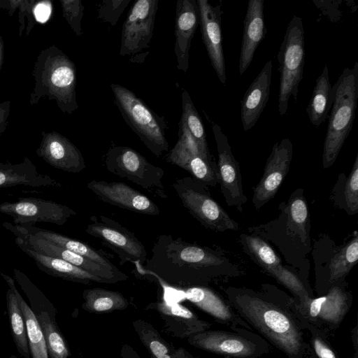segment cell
I'll use <instances>...</instances> for the list:
<instances>
[{
  "mask_svg": "<svg viewBox=\"0 0 358 358\" xmlns=\"http://www.w3.org/2000/svg\"><path fill=\"white\" fill-rule=\"evenodd\" d=\"M20 227L29 234L48 241L64 249L88 258L102 266L115 271L120 270L111 262L106 252L94 248L87 243L71 238L59 233L38 228L35 226H20Z\"/></svg>",
  "mask_w": 358,
  "mask_h": 358,
  "instance_id": "cb8c5ba5",
  "label": "cell"
},
{
  "mask_svg": "<svg viewBox=\"0 0 358 358\" xmlns=\"http://www.w3.org/2000/svg\"><path fill=\"white\" fill-rule=\"evenodd\" d=\"M87 187L99 199L110 205L147 215L160 214L155 202L124 182L92 180L87 184Z\"/></svg>",
  "mask_w": 358,
  "mask_h": 358,
  "instance_id": "e0dca14e",
  "label": "cell"
},
{
  "mask_svg": "<svg viewBox=\"0 0 358 358\" xmlns=\"http://www.w3.org/2000/svg\"><path fill=\"white\" fill-rule=\"evenodd\" d=\"M278 293L299 320L312 324L329 338L334 336L352 304V296L343 282L333 285L325 294L301 303H295L292 296L282 290Z\"/></svg>",
  "mask_w": 358,
  "mask_h": 358,
  "instance_id": "277c9868",
  "label": "cell"
},
{
  "mask_svg": "<svg viewBox=\"0 0 358 358\" xmlns=\"http://www.w3.org/2000/svg\"><path fill=\"white\" fill-rule=\"evenodd\" d=\"M110 87L123 119L146 148L156 157L168 151L164 117L157 115L130 90L114 83Z\"/></svg>",
  "mask_w": 358,
  "mask_h": 358,
  "instance_id": "5b68a950",
  "label": "cell"
},
{
  "mask_svg": "<svg viewBox=\"0 0 358 358\" xmlns=\"http://www.w3.org/2000/svg\"><path fill=\"white\" fill-rule=\"evenodd\" d=\"M132 324L150 358H177L174 346L166 341L151 324L137 319Z\"/></svg>",
  "mask_w": 358,
  "mask_h": 358,
  "instance_id": "e575fe53",
  "label": "cell"
},
{
  "mask_svg": "<svg viewBox=\"0 0 358 358\" xmlns=\"http://www.w3.org/2000/svg\"><path fill=\"white\" fill-rule=\"evenodd\" d=\"M182 115L180 120L183 122L191 135L197 143L204 156L213 160L208 149L204 127L193 101L186 90L181 94Z\"/></svg>",
  "mask_w": 358,
  "mask_h": 358,
  "instance_id": "d590c367",
  "label": "cell"
},
{
  "mask_svg": "<svg viewBox=\"0 0 358 358\" xmlns=\"http://www.w3.org/2000/svg\"><path fill=\"white\" fill-rule=\"evenodd\" d=\"M0 275L6 281L8 286H10L13 289L20 303L24 318L29 348L31 358H49L45 340L42 330L29 306L17 289L14 278L3 273H1Z\"/></svg>",
  "mask_w": 358,
  "mask_h": 358,
  "instance_id": "83f0119b",
  "label": "cell"
},
{
  "mask_svg": "<svg viewBox=\"0 0 358 358\" xmlns=\"http://www.w3.org/2000/svg\"><path fill=\"white\" fill-rule=\"evenodd\" d=\"M264 3V0H250L248 3L239 57L240 76H242L250 65L255 52L266 33Z\"/></svg>",
  "mask_w": 358,
  "mask_h": 358,
  "instance_id": "7402d4cb",
  "label": "cell"
},
{
  "mask_svg": "<svg viewBox=\"0 0 358 358\" xmlns=\"http://www.w3.org/2000/svg\"><path fill=\"white\" fill-rule=\"evenodd\" d=\"M308 358H317L316 357V355L314 354V352H313L310 346V348H309V353H308Z\"/></svg>",
  "mask_w": 358,
  "mask_h": 358,
  "instance_id": "bcb514c9",
  "label": "cell"
},
{
  "mask_svg": "<svg viewBox=\"0 0 358 358\" xmlns=\"http://www.w3.org/2000/svg\"><path fill=\"white\" fill-rule=\"evenodd\" d=\"M146 309L158 313L166 331L173 337L187 338L194 334L209 329L212 326L180 303H169L160 299L148 304Z\"/></svg>",
  "mask_w": 358,
  "mask_h": 358,
  "instance_id": "ffe728a7",
  "label": "cell"
},
{
  "mask_svg": "<svg viewBox=\"0 0 358 358\" xmlns=\"http://www.w3.org/2000/svg\"><path fill=\"white\" fill-rule=\"evenodd\" d=\"M287 233L291 238H299L307 248L309 245V211L301 193L294 192L290 197L287 208Z\"/></svg>",
  "mask_w": 358,
  "mask_h": 358,
  "instance_id": "d6a6232c",
  "label": "cell"
},
{
  "mask_svg": "<svg viewBox=\"0 0 358 358\" xmlns=\"http://www.w3.org/2000/svg\"><path fill=\"white\" fill-rule=\"evenodd\" d=\"M196 1L203 42L219 80L225 85L227 76L221 29V6H213L208 0Z\"/></svg>",
  "mask_w": 358,
  "mask_h": 358,
  "instance_id": "ac0fdd59",
  "label": "cell"
},
{
  "mask_svg": "<svg viewBox=\"0 0 358 358\" xmlns=\"http://www.w3.org/2000/svg\"><path fill=\"white\" fill-rule=\"evenodd\" d=\"M83 310L95 314L108 313L125 310L129 306L127 299L120 292L101 287L86 289L83 292Z\"/></svg>",
  "mask_w": 358,
  "mask_h": 358,
  "instance_id": "f1b7e54d",
  "label": "cell"
},
{
  "mask_svg": "<svg viewBox=\"0 0 358 358\" xmlns=\"http://www.w3.org/2000/svg\"><path fill=\"white\" fill-rule=\"evenodd\" d=\"M240 238L246 252L271 276L283 267L280 258L263 239L248 234H242Z\"/></svg>",
  "mask_w": 358,
  "mask_h": 358,
  "instance_id": "836d02e7",
  "label": "cell"
},
{
  "mask_svg": "<svg viewBox=\"0 0 358 358\" xmlns=\"http://www.w3.org/2000/svg\"><path fill=\"white\" fill-rule=\"evenodd\" d=\"M51 13V7L50 4L41 3L37 5L35 8L34 13L36 18L41 22L47 21Z\"/></svg>",
  "mask_w": 358,
  "mask_h": 358,
  "instance_id": "b9f144b4",
  "label": "cell"
},
{
  "mask_svg": "<svg viewBox=\"0 0 358 358\" xmlns=\"http://www.w3.org/2000/svg\"><path fill=\"white\" fill-rule=\"evenodd\" d=\"M145 267L136 264L137 271L159 277L167 285L184 288L207 286L225 274L226 259L215 250L172 235H160L151 250Z\"/></svg>",
  "mask_w": 358,
  "mask_h": 358,
  "instance_id": "7a4b0ae2",
  "label": "cell"
},
{
  "mask_svg": "<svg viewBox=\"0 0 358 358\" xmlns=\"http://www.w3.org/2000/svg\"><path fill=\"white\" fill-rule=\"evenodd\" d=\"M293 145L286 138L273 146L264 173L254 189L252 201L257 210L274 197L285 179L292 162Z\"/></svg>",
  "mask_w": 358,
  "mask_h": 358,
  "instance_id": "2e32d148",
  "label": "cell"
},
{
  "mask_svg": "<svg viewBox=\"0 0 358 358\" xmlns=\"http://www.w3.org/2000/svg\"><path fill=\"white\" fill-rule=\"evenodd\" d=\"M212 130L218 155L217 167L221 192L227 205L241 212L247 198L243 193L239 164L234 157L228 138L221 127L213 122Z\"/></svg>",
  "mask_w": 358,
  "mask_h": 358,
  "instance_id": "9a60e30c",
  "label": "cell"
},
{
  "mask_svg": "<svg viewBox=\"0 0 358 358\" xmlns=\"http://www.w3.org/2000/svg\"><path fill=\"white\" fill-rule=\"evenodd\" d=\"M158 0H138L131 8L121 35L120 55L131 62H143L142 52L149 49L153 36Z\"/></svg>",
  "mask_w": 358,
  "mask_h": 358,
  "instance_id": "8fae6325",
  "label": "cell"
},
{
  "mask_svg": "<svg viewBox=\"0 0 358 358\" xmlns=\"http://www.w3.org/2000/svg\"><path fill=\"white\" fill-rule=\"evenodd\" d=\"M9 358H18L16 355H11Z\"/></svg>",
  "mask_w": 358,
  "mask_h": 358,
  "instance_id": "7dc6e473",
  "label": "cell"
},
{
  "mask_svg": "<svg viewBox=\"0 0 358 358\" xmlns=\"http://www.w3.org/2000/svg\"><path fill=\"white\" fill-rule=\"evenodd\" d=\"M19 248L34 261L41 271L50 275L84 285L93 282L104 283L99 277L63 259L48 257L22 246Z\"/></svg>",
  "mask_w": 358,
  "mask_h": 358,
  "instance_id": "d4e9b609",
  "label": "cell"
},
{
  "mask_svg": "<svg viewBox=\"0 0 358 358\" xmlns=\"http://www.w3.org/2000/svg\"><path fill=\"white\" fill-rule=\"evenodd\" d=\"M299 321L310 334L308 343L317 358H339L328 336L304 320Z\"/></svg>",
  "mask_w": 358,
  "mask_h": 358,
  "instance_id": "8d00e7d4",
  "label": "cell"
},
{
  "mask_svg": "<svg viewBox=\"0 0 358 358\" xmlns=\"http://www.w3.org/2000/svg\"><path fill=\"white\" fill-rule=\"evenodd\" d=\"M172 187L182 206L206 228L218 232L238 229V223L210 196L206 185L186 176L176 179Z\"/></svg>",
  "mask_w": 358,
  "mask_h": 358,
  "instance_id": "9c48e42d",
  "label": "cell"
},
{
  "mask_svg": "<svg viewBox=\"0 0 358 358\" xmlns=\"http://www.w3.org/2000/svg\"><path fill=\"white\" fill-rule=\"evenodd\" d=\"M262 287L260 292L234 287L223 291L238 316L266 341L288 358H308L310 345L301 322L281 300L276 287Z\"/></svg>",
  "mask_w": 358,
  "mask_h": 358,
  "instance_id": "6da1fadb",
  "label": "cell"
},
{
  "mask_svg": "<svg viewBox=\"0 0 358 358\" xmlns=\"http://www.w3.org/2000/svg\"><path fill=\"white\" fill-rule=\"evenodd\" d=\"M351 338L354 350L352 358H358V325L357 323L351 330Z\"/></svg>",
  "mask_w": 358,
  "mask_h": 358,
  "instance_id": "ee69618b",
  "label": "cell"
},
{
  "mask_svg": "<svg viewBox=\"0 0 358 358\" xmlns=\"http://www.w3.org/2000/svg\"><path fill=\"white\" fill-rule=\"evenodd\" d=\"M358 261V236L357 231L352 239L345 245L331 259L329 274L324 284L321 295L325 294L334 285L342 282Z\"/></svg>",
  "mask_w": 358,
  "mask_h": 358,
  "instance_id": "f546056e",
  "label": "cell"
},
{
  "mask_svg": "<svg viewBox=\"0 0 358 358\" xmlns=\"http://www.w3.org/2000/svg\"><path fill=\"white\" fill-rule=\"evenodd\" d=\"M177 358H199L192 355L189 351L182 347H179L176 350Z\"/></svg>",
  "mask_w": 358,
  "mask_h": 358,
  "instance_id": "f6af8a7d",
  "label": "cell"
},
{
  "mask_svg": "<svg viewBox=\"0 0 358 358\" xmlns=\"http://www.w3.org/2000/svg\"><path fill=\"white\" fill-rule=\"evenodd\" d=\"M65 4L66 13L69 16L73 27L78 35H81L80 21L83 15L84 6L80 1H69Z\"/></svg>",
  "mask_w": 358,
  "mask_h": 358,
  "instance_id": "60d3db41",
  "label": "cell"
},
{
  "mask_svg": "<svg viewBox=\"0 0 358 358\" xmlns=\"http://www.w3.org/2000/svg\"><path fill=\"white\" fill-rule=\"evenodd\" d=\"M107 170L141 186L154 196L168 198L162 178L164 171L150 163L144 156L127 146H113L105 156Z\"/></svg>",
  "mask_w": 358,
  "mask_h": 358,
  "instance_id": "ba28073f",
  "label": "cell"
},
{
  "mask_svg": "<svg viewBox=\"0 0 358 358\" xmlns=\"http://www.w3.org/2000/svg\"><path fill=\"white\" fill-rule=\"evenodd\" d=\"M43 156L51 166L70 173H79L86 166L79 150L62 140L52 141Z\"/></svg>",
  "mask_w": 358,
  "mask_h": 358,
  "instance_id": "4dcf8cb0",
  "label": "cell"
},
{
  "mask_svg": "<svg viewBox=\"0 0 358 358\" xmlns=\"http://www.w3.org/2000/svg\"><path fill=\"white\" fill-rule=\"evenodd\" d=\"M14 280L29 301V307L44 336L49 358H69L68 344L56 322L57 310L45 295L23 272L13 270Z\"/></svg>",
  "mask_w": 358,
  "mask_h": 358,
  "instance_id": "30bf717a",
  "label": "cell"
},
{
  "mask_svg": "<svg viewBox=\"0 0 358 358\" xmlns=\"http://www.w3.org/2000/svg\"><path fill=\"white\" fill-rule=\"evenodd\" d=\"M0 213L10 216L14 224L20 226H34L37 222L62 226L77 214L66 205L35 197H22L16 201L3 202L0 204Z\"/></svg>",
  "mask_w": 358,
  "mask_h": 358,
  "instance_id": "5bb4252c",
  "label": "cell"
},
{
  "mask_svg": "<svg viewBox=\"0 0 358 358\" xmlns=\"http://www.w3.org/2000/svg\"><path fill=\"white\" fill-rule=\"evenodd\" d=\"M131 0H102L98 8V18L115 26Z\"/></svg>",
  "mask_w": 358,
  "mask_h": 358,
  "instance_id": "f35d334b",
  "label": "cell"
},
{
  "mask_svg": "<svg viewBox=\"0 0 358 358\" xmlns=\"http://www.w3.org/2000/svg\"><path fill=\"white\" fill-rule=\"evenodd\" d=\"M185 299L210 316L216 322L230 329L245 328L252 330L233 309L227 299L208 286H192L181 288Z\"/></svg>",
  "mask_w": 358,
  "mask_h": 358,
  "instance_id": "d6986e66",
  "label": "cell"
},
{
  "mask_svg": "<svg viewBox=\"0 0 358 358\" xmlns=\"http://www.w3.org/2000/svg\"><path fill=\"white\" fill-rule=\"evenodd\" d=\"M87 225V234L99 239L118 257L120 265L127 262L143 264L147 260V251L143 243L117 221L104 215L90 217Z\"/></svg>",
  "mask_w": 358,
  "mask_h": 358,
  "instance_id": "7c38bea8",
  "label": "cell"
},
{
  "mask_svg": "<svg viewBox=\"0 0 358 358\" xmlns=\"http://www.w3.org/2000/svg\"><path fill=\"white\" fill-rule=\"evenodd\" d=\"M175 21V45L178 70L187 72L191 42L199 23L196 0H178Z\"/></svg>",
  "mask_w": 358,
  "mask_h": 358,
  "instance_id": "44dd1931",
  "label": "cell"
},
{
  "mask_svg": "<svg viewBox=\"0 0 358 358\" xmlns=\"http://www.w3.org/2000/svg\"><path fill=\"white\" fill-rule=\"evenodd\" d=\"M277 58L280 73L278 112L284 115L290 97L297 101L299 86L303 78L305 41L301 17L294 15L287 24Z\"/></svg>",
  "mask_w": 358,
  "mask_h": 358,
  "instance_id": "8992f818",
  "label": "cell"
},
{
  "mask_svg": "<svg viewBox=\"0 0 358 358\" xmlns=\"http://www.w3.org/2000/svg\"><path fill=\"white\" fill-rule=\"evenodd\" d=\"M187 343L198 349L224 358H260L271 350L270 344L252 330L207 329L187 338Z\"/></svg>",
  "mask_w": 358,
  "mask_h": 358,
  "instance_id": "52a82bcc",
  "label": "cell"
},
{
  "mask_svg": "<svg viewBox=\"0 0 358 358\" xmlns=\"http://www.w3.org/2000/svg\"><path fill=\"white\" fill-rule=\"evenodd\" d=\"M76 80V71L73 66L65 64L58 66L52 73L51 81L59 88L66 89L73 94Z\"/></svg>",
  "mask_w": 358,
  "mask_h": 358,
  "instance_id": "ab89813d",
  "label": "cell"
},
{
  "mask_svg": "<svg viewBox=\"0 0 358 358\" xmlns=\"http://www.w3.org/2000/svg\"><path fill=\"white\" fill-rule=\"evenodd\" d=\"M121 358H141L138 353L129 344H124L120 351Z\"/></svg>",
  "mask_w": 358,
  "mask_h": 358,
  "instance_id": "7bdbcfd3",
  "label": "cell"
},
{
  "mask_svg": "<svg viewBox=\"0 0 358 358\" xmlns=\"http://www.w3.org/2000/svg\"><path fill=\"white\" fill-rule=\"evenodd\" d=\"M271 75L272 62L268 61L244 94L241 120L245 131L254 127L268 101Z\"/></svg>",
  "mask_w": 358,
  "mask_h": 358,
  "instance_id": "603a6c76",
  "label": "cell"
},
{
  "mask_svg": "<svg viewBox=\"0 0 358 358\" xmlns=\"http://www.w3.org/2000/svg\"><path fill=\"white\" fill-rule=\"evenodd\" d=\"M333 102L332 86L330 83L329 69L324 65L321 74L317 77L306 113L310 123L319 127L327 117Z\"/></svg>",
  "mask_w": 358,
  "mask_h": 358,
  "instance_id": "4316f807",
  "label": "cell"
},
{
  "mask_svg": "<svg viewBox=\"0 0 358 358\" xmlns=\"http://www.w3.org/2000/svg\"><path fill=\"white\" fill-rule=\"evenodd\" d=\"M6 301L10 334L17 352L22 358H30L24 318L17 296L10 286L6 291Z\"/></svg>",
  "mask_w": 358,
  "mask_h": 358,
  "instance_id": "1f68e13d",
  "label": "cell"
},
{
  "mask_svg": "<svg viewBox=\"0 0 358 358\" xmlns=\"http://www.w3.org/2000/svg\"><path fill=\"white\" fill-rule=\"evenodd\" d=\"M342 208L350 215L358 212V154L342 193Z\"/></svg>",
  "mask_w": 358,
  "mask_h": 358,
  "instance_id": "74e56055",
  "label": "cell"
},
{
  "mask_svg": "<svg viewBox=\"0 0 358 358\" xmlns=\"http://www.w3.org/2000/svg\"><path fill=\"white\" fill-rule=\"evenodd\" d=\"M333 102L323 145L322 164L335 162L352 130L358 99V62L345 67L332 86Z\"/></svg>",
  "mask_w": 358,
  "mask_h": 358,
  "instance_id": "3957f363",
  "label": "cell"
},
{
  "mask_svg": "<svg viewBox=\"0 0 358 358\" xmlns=\"http://www.w3.org/2000/svg\"><path fill=\"white\" fill-rule=\"evenodd\" d=\"M166 160L187 171L207 187L219 183L217 165L204 156L182 120L179 122L178 140Z\"/></svg>",
  "mask_w": 358,
  "mask_h": 358,
  "instance_id": "4fadbf2b",
  "label": "cell"
},
{
  "mask_svg": "<svg viewBox=\"0 0 358 358\" xmlns=\"http://www.w3.org/2000/svg\"><path fill=\"white\" fill-rule=\"evenodd\" d=\"M17 185L35 188L61 187V184L50 176L38 173L28 159L16 165L0 164V188Z\"/></svg>",
  "mask_w": 358,
  "mask_h": 358,
  "instance_id": "484cf974",
  "label": "cell"
}]
</instances>
